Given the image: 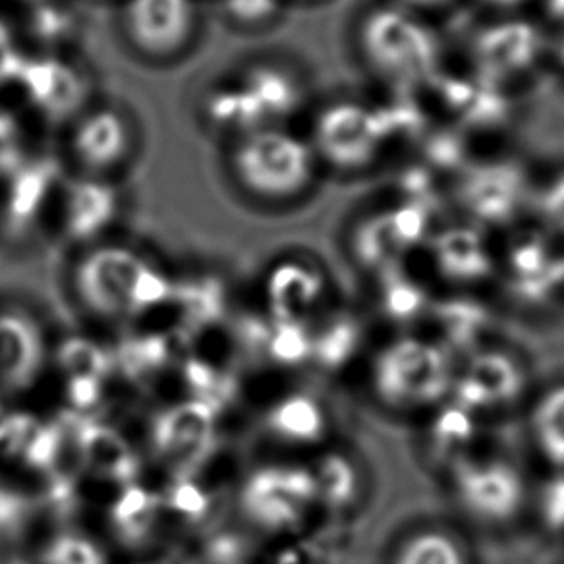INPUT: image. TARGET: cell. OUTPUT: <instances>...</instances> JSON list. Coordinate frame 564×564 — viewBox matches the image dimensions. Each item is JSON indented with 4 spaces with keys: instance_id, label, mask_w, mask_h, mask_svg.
Listing matches in <instances>:
<instances>
[{
    "instance_id": "obj_1",
    "label": "cell",
    "mask_w": 564,
    "mask_h": 564,
    "mask_svg": "<svg viewBox=\"0 0 564 564\" xmlns=\"http://www.w3.org/2000/svg\"><path fill=\"white\" fill-rule=\"evenodd\" d=\"M174 276L150 251L109 238L74 251L64 294L79 322L126 329L171 306Z\"/></svg>"
},
{
    "instance_id": "obj_2",
    "label": "cell",
    "mask_w": 564,
    "mask_h": 564,
    "mask_svg": "<svg viewBox=\"0 0 564 564\" xmlns=\"http://www.w3.org/2000/svg\"><path fill=\"white\" fill-rule=\"evenodd\" d=\"M354 43L366 70L394 91H412L440 76L437 33L420 14L394 2L364 10L354 28Z\"/></svg>"
},
{
    "instance_id": "obj_3",
    "label": "cell",
    "mask_w": 564,
    "mask_h": 564,
    "mask_svg": "<svg viewBox=\"0 0 564 564\" xmlns=\"http://www.w3.org/2000/svg\"><path fill=\"white\" fill-rule=\"evenodd\" d=\"M455 354L441 340L400 335L377 350L369 366L371 392L381 406L417 414L445 404L455 387Z\"/></svg>"
},
{
    "instance_id": "obj_4",
    "label": "cell",
    "mask_w": 564,
    "mask_h": 564,
    "mask_svg": "<svg viewBox=\"0 0 564 564\" xmlns=\"http://www.w3.org/2000/svg\"><path fill=\"white\" fill-rule=\"evenodd\" d=\"M228 166L246 196L269 205L306 196L319 171L307 138L289 126H269L232 141Z\"/></svg>"
},
{
    "instance_id": "obj_5",
    "label": "cell",
    "mask_w": 564,
    "mask_h": 564,
    "mask_svg": "<svg viewBox=\"0 0 564 564\" xmlns=\"http://www.w3.org/2000/svg\"><path fill=\"white\" fill-rule=\"evenodd\" d=\"M236 510L256 535L282 538L299 532L319 509L310 463L267 460L243 474Z\"/></svg>"
},
{
    "instance_id": "obj_6",
    "label": "cell",
    "mask_w": 564,
    "mask_h": 564,
    "mask_svg": "<svg viewBox=\"0 0 564 564\" xmlns=\"http://www.w3.org/2000/svg\"><path fill=\"white\" fill-rule=\"evenodd\" d=\"M448 489L464 517L491 530L514 524L532 501L524 474L502 456L458 458L448 466Z\"/></svg>"
},
{
    "instance_id": "obj_7",
    "label": "cell",
    "mask_w": 564,
    "mask_h": 564,
    "mask_svg": "<svg viewBox=\"0 0 564 564\" xmlns=\"http://www.w3.org/2000/svg\"><path fill=\"white\" fill-rule=\"evenodd\" d=\"M307 141L319 165L343 174H358L376 165L387 141L373 105L335 99L315 112Z\"/></svg>"
},
{
    "instance_id": "obj_8",
    "label": "cell",
    "mask_w": 564,
    "mask_h": 564,
    "mask_svg": "<svg viewBox=\"0 0 564 564\" xmlns=\"http://www.w3.org/2000/svg\"><path fill=\"white\" fill-rule=\"evenodd\" d=\"M124 213V194L112 178L79 174L63 182L56 197L58 235L78 251L112 238Z\"/></svg>"
},
{
    "instance_id": "obj_9",
    "label": "cell",
    "mask_w": 564,
    "mask_h": 564,
    "mask_svg": "<svg viewBox=\"0 0 564 564\" xmlns=\"http://www.w3.org/2000/svg\"><path fill=\"white\" fill-rule=\"evenodd\" d=\"M196 0H124L120 25L130 47L150 61H173L196 40Z\"/></svg>"
},
{
    "instance_id": "obj_10",
    "label": "cell",
    "mask_w": 564,
    "mask_h": 564,
    "mask_svg": "<svg viewBox=\"0 0 564 564\" xmlns=\"http://www.w3.org/2000/svg\"><path fill=\"white\" fill-rule=\"evenodd\" d=\"M543 33L540 25L517 17L494 20L476 32L470 43L474 74L507 87L540 64Z\"/></svg>"
},
{
    "instance_id": "obj_11",
    "label": "cell",
    "mask_w": 564,
    "mask_h": 564,
    "mask_svg": "<svg viewBox=\"0 0 564 564\" xmlns=\"http://www.w3.org/2000/svg\"><path fill=\"white\" fill-rule=\"evenodd\" d=\"M53 343L32 307L0 304V394H20L51 368Z\"/></svg>"
},
{
    "instance_id": "obj_12",
    "label": "cell",
    "mask_w": 564,
    "mask_h": 564,
    "mask_svg": "<svg viewBox=\"0 0 564 564\" xmlns=\"http://www.w3.org/2000/svg\"><path fill=\"white\" fill-rule=\"evenodd\" d=\"M528 196L525 174L509 159L464 166L456 197L476 227H502L518 217Z\"/></svg>"
},
{
    "instance_id": "obj_13",
    "label": "cell",
    "mask_w": 564,
    "mask_h": 564,
    "mask_svg": "<svg viewBox=\"0 0 564 564\" xmlns=\"http://www.w3.org/2000/svg\"><path fill=\"white\" fill-rule=\"evenodd\" d=\"M133 148L132 120L117 107H91L72 120L68 153L79 174L110 178L132 158Z\"/></svg>"
},
{
    "instance_id": "obj_14",
    "label": "cell",
    "mask_w": 564,
    "mask_h": 564,
    "mask_svg": "<svg viewBox=\"0 0 564 564\" xmlns=\"http://www.w3.org/2000/svg\"><path fill=\"white\" fill-rule=\"evenodd\" d=\"M217 437L213 408L202 400H182L161 410L150 425L151 455L166 468L188 470L202 463Z\"/></svg>"
},
{
    "instance_id": "obj_15",
    "label": "cell",
    "mask_w": 564,
    "mask_h": 564,
    "mask_svg": "<svg viewBox=\"0 0 564 564\" xmlns=\"http://www.w3.org/2000/svg\"><path fill=\"white\" fill-rule=\"evenodd\" d=\"M525 387V369L501 348H478L456 371L451 399L481 415L514 404Z\"/></svg>"
},
{
    "instance_id": "obj_16",
    "label": "cell",
    "mask_w": 564,
    "mask_h": 564,
    "mask_svg": "<svg viewBox=\"0 0 564 564\" xmlns=\"http://www.w3.org/2000/svg\"><path fill=\"white\" fill-rule=\"evenodd\" d=\"M4 181L7 192L0 205V230L14 243L40 227L48 207L56 204L63 182L55 161L47 158L25 159Z\"/></svg>"
},
{
    "instance_id": "obj_17",
    "label": "cell",
    "mask_w": 564,
    "mask_h": 564,
    "mask_svg": "<svg viewBox=\"0 0 564 564\" xmlns=\"http://www.w3.org/2000/svg\"><path fill=\"white\" fill-rule=\"evenodd\" d=\"M327 296L322 267L299 256L274 259L263 274L261 299L273 322L307 323Z\"/></svg>"
},
{
    "instance_id": "obj_18",
    "label": "cell",
    "mask_w": 564,
    "mask_h": 564,
    "mask_svg": "<svg viewBox=\"0 0 564 564\" xmlns=\"http://www.w3.org/2000/svg\"><path fill=\"white\" fill-rule=\"evenodd\" d=\"M20 82L28 101L41 117L74 120L86 110V76L61 56L45 53L41 58L22 64Z\"/></svg>"
},
{
    "instance_id": "obj_19",
    "label": "cell",
    "mask_w": 564,
    "mask_h": 564,
    "mask_svg": "<svg viewBox=\"0 0 564 564\" xmlns=\"http://www.w3.org/2000/svg\"><path fill=\"white\" fill-rule=\"evenodd\" d=\"M432 84H435L441 107L463 128V132H491L501 128L512 115L505 87L495 86L476 74L466 78L440 74Z\"/></svg>"
},
{
    "instance_id": "obj_20",
    "label": "cell",
    "mask_w": 564,
    "mask_h": 564,
    "mask_svg": "<svg viewBox=\"0 0 564 564\" xmlns=\"http://www.w3.org/2000/svg\"><path fill=\"white\" fill-rule=\"evenodd\" d=\"M263 432L282 448L319 447L329 437L327 408L312 392L292 391L274 399L261 417Z\"/></svg>"
},
{
    "instance_id": "obj_21",
    "label": "cell",
    "mask_w": 564,
    "mask_h": 564,
    "mask_svg": "<svg viewBox=\"0 0 564 564\" xmlns=\"http://www.w3.org/2000/svg\"><path fill=\"white\" fill-rule=\"evenodd\" d=\"M243 91L256 102L259 115L269 126H286L304 109L307 89L291 66L279 63H253L235 76Z\"/></svg>"
},
{
    "instance_id": "obj_22",
    "label": "cell",
    "mask_w": 564,
    "mask_h": 564,
    "mask_svg": "<svg viewBox=\"0 0 564 564\" xmlns=\"http://www.w3.org/2000/svg\"><path fill=\"white\" fill-rule=\"evenodd\" d=\"M30 564H117L105 535L84 525L55 524L32 541Z\"/></svg>"
},
{
    "instance_id": "obj_23",
    "label": "cell",
    "mask_w": 564,
    "mask_h": 564,
    "mask_svg": "<svg viewBox=\"0 0 564 564\" xmlns=\"http://www.w3.org/2000/svg\"><path fill=\"white\" fill-rule=\"evenodd\" d=\"M435 261L441 273L455 281H481L491 273L494 259L486 240L474 225L451 227L435 236Z\"/></svg>"
},
{
    "instance_id": "obj_24",
    "label": "cell",
    "mask_w": 564,
    "mask_h": 564,
    "mask_svg": "<svg viewBox=\"0 0 564 564\" xmlns=\"http://www.w3.org/2000/svg\"><path fill=\"white\" fill-rule=\"evenodd\" d=\"M528 433L541 460L553 471H564V381L549 384L533 399Z\"/></svg>"
},
{
    "instance_id": "obj_25",
    "label": "cell",
    "mask_w": 564,
    "mask_h": 564,
    "mask_svg": "<svg viewBox=\"0 0 564 564\" xmlns=\"http://www.w3.org/2000/svg\"><path fill=\"white\" fill-rule=\"evenodd\" d=\"M202 109L205 122L212 126L215 132L230 135L232 141L253 130L267 128L256 102L251 101L250 95L243 91V87L236 78H228L209 87Z\"/></svg>"
},
{
    "instance_id": "obj_26",
    "label": "cell",
    "mask_w": 564,
    "mask_h": 564,
    "mask_svg": "<svg viewBox=\"0 0 564 564\" xmlns=\"http://www.w3.org/2000/svg\"><path fill=\"white\" fill-rule=\"evenodd\" d=\"M350 256L364 269L391 271L397 256L408 250L406 243L392 223L389 209L358 220L348 236Z\"/></svg>"
},
{
    "instance_id": "obj_27",
    "label": "cell",
    "mask_w": 564,
    "mask_h": 564,
    "mask_svg": "<svg viewBox=\"0 0 564 564\" xmlns=\"http://www.w3.org/2000/svg\"><path fill=\"white\" fill-rule=\"evenodd\" d=\"M314 476L319 509L346 510L360 499L361 470L356 458L340 451H327L310 464Z\"/></svg>"
},
{
    "instance_id": "obj_28",
    "label": "cell",
    "mask_w": 564,
    "mask_h": 564,
    "mask_svg": "<svg viewBox=\"0 0 564 564\" xmlns=\"http://www.w3.org/2000/svg\"><path fill=\"white\" fill-rule=\"evenodd\" d=\"M391 564H471V555L460 535L447 528L425 525L400 540Z\"/></svg>"
},
{
    "instance_id": "obj_29",
    "label": "cell",
    "mask_w": 564,
    "mask_h": 564,
    "mask_svg": "<svg viewBox=\"0 0 564 564\" xmlns=\"http://www.w3.org/2000/svg\"><path fill=\"white\" fill-rule=\"evenodd\" d=\"M30 32L35 41L43 47H63L66 41L76 33V17L70 10L55 4V0H47L41 4L30 7Z\"/></svg>"
},
{
    "instance_id": "obj_30",
    "label": "cell",
    "mask_w": 564,
    "mask_h": 564,
    "mask_svg": "<svg viewBox=\"0 0 564 564\" xmlns=\"http://www.w3.org/2000/svg\"><path fill=\"white\" fill-rule=\"evenodd\" d=\"M219 9L228 24L259 30L281 18L284 0H219Z\"/></svg>"
},
{
    "instance_id": "obj_31",
    "label": "cell",
    "mask_w": 564,
    "mask_h": 564,
    "mask_svg": "<svg viewBox=\"0 0 564 564\" xmlns=\"http://www.w3.org/2000/svg\"><path fill=\"white\" fill-rule=\"evenodd\" d=\"M30 158L28 138L14 112L0 109V178H7Z\"/></svg>"
},
{
    "instance_id": "obj_32",
    "label": "cell",
    "mask_w": 564,
    "mask_h": 564,
    "mask_svg": "<svg viewBox=\"0 0 564 564\" xmlns=\"http://www.w3.org/2000/svg\"><path fill=\"white\" fill-rule=\"evenodd\" d=\"M425 163L430 171H463L466 166V151L463 148V138L456 132L425 133Z\"/></svg>"
},
{
    "instance_id": "obj_33",
    "label": "cell",
    "mask_w": 564,
    "mask_h": 564,
    "mask_svg": "<svg viewBox=\"0 0 564 564\" xmlns=\"http://www.w3.org/2000/svg\"><path fill=\"white\" fill-rule=\"evenodd\" d=\"M384 279H389V286L383 289V302L387 312L392 315H408L410 312H420L425 302L423 291L410 281L408 276H394L391 271L383 273Z\"/></svg>"
},
{
    "instance_id": "obj_34",
    "label": "cell",
    "mask_w": 564,
    "mask_h": 564,
    "mask_svg": "<svg viewBox=\"0 0 564 564\" xmlns=\"http://www.w3.org/2000/svg\"><path fill=\"white\" fill-rule=\"evenodd\" d=\"M535 507L543 524L555 532H564V471H553L543 484Z\"/></svg>"
},
{
    "instance_id": "obj_35",
    "label": "cell",
    "mask_w": 564,
    "mask_h": 564,
    "mask_svg": "<svg viewBox=\"0 0 564 564\" xmlns=\"http://www.w3.org/2000/svg\"><path fill=\"white\" fill-rule=\"evenodd\" d=\"M538 205L543 220L564 232V171L543 184L538 192Z\"/></svg>"
},
{
    "instance_id": "obj_36",
    "label": "cell",
    "mask_w": 564,
    "mask_h": 564,
    "mask_svg": "<svg viewBox=\"0 0 564 564\" xmlns=\"http://www.w3.org/2000/svg\"><path fill=\"white\" fill-rule=\"evenodd\" d=\"M394 4H399L402 9L422 14V12H432V10L447 9L456 0H391Z\"/></svg>"
},
{
    "instance_id": "obj_37",
    "label": "cell",
    "mask_w": 564,
    "mask_h": 564,
    "mask_svg": "<svg viewBox=\"0 0 564 564\" xmlns=\"http://www.w3.org/2000/svg\"><path fill=\"white\" fill-rule=\"evenodd\" d=\"M541 10L551 24L564 28V0H541Z\"/></svg>"
},
{
    "instance_id": "obj_38",
    "label": "cell",
    "mask_w": 564,
    "mask_h": 564,
    "mask_svg": "<svg viewBox=\"0 0 564 564\" xmlns=\"http://www.w3.org/2000/svg\"><path fill=\"white\" fill-rule=\"evenodd\" d=\"M478 2L481 7H487V9L495 10V12L509 14V12H514L520 7H524L528 0H478Z\"/></svg>"
},
{
    "instance_id": "obj_39",
    "label": "cell",
    "mask_w": 564,
    "mask_h": 564,
    "mask_svg": "<svg viewBox=\"0 0 564 564\" xmlns=\"http://www.w3.org/2000/svg\"><path fill=\"white\" fill-rule=\"evenodd\" d=\"M556 63L561 66V70L564 72V35L558 41V45H556Z\"/></svg>"
},
{
    "instance_id": "obj_40",
    "label": "cell",
    "mask_w": 564,
    "mask_h": 564,
    "mask_svg": "<svg viewBox=\"0 0 564 564\" xmlns=\"http://www.w3.org/2000/svg\"><path fill=\"white\" fill-rule=\"evenodd\" d=\"M28 7H33V4H41V2H47V0H24Z\"/></svg>"
}]
</instances>
